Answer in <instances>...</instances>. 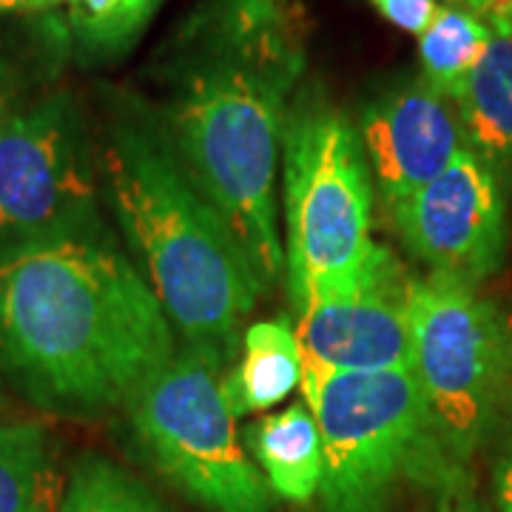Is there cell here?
Segmentation results:
<instances>
[{
  "label": "cell",
  "mask_w": 512,
  "mask_h": 512,
  "mask_svg": "<svg viewBox=\"0 0 512 512\" xmlns=\"http://www.w3.org/2000/svg\"><path fill=\"white\" fill-rule=\"evenodd\" d=\"M305 55L308 26L296 0H202L168 43L151 103L265 291L285 274L276 165Z\"/></svg>",
  "instance_id": "6da1fadb"
},
{
  "label": "cell",
  "mask_w": 512,
  "mask_h": 512,
  "mask_svg": "<svg viewBox=\"0 0 512 512\" xmlns=\"http://www.w3.org/2000/svg\"><path fill=\"white\" fill-rule=\"evenodd\" d=\"M66 484L40 421L0 424V512H60Z\"/></svg>",
  "instance_id": "9a60e30c"
},
{
  "label": "cell",
  "mask_w": 512,
  "mask_h": 512,
  "mask_svg": "<svg viewBox=\"0 0 512 512\" xmlns=\"http://www.w3.org/2000/svg\"><path fill=\"white\" fill-rule=\"evenodd\" d=\"M106 231L100 148L69 92L0 106V262Z\"/></svg>",
  "instance_id": "52a82bcc"
},
{
  "label": "cell",
  "mask_w": 512,
  "mask_h": 512,
  "mask_svg": "<svg viewBox=\"0 0 512 512\" xmlns=\"http://www.w3.org/2000/svg\"><path fill=\"white\" fill-rule=\"evenodd\" d=\"M453 103L467 148L493 168L501 183H512V32H493Z\"/></svg>",
  "instance_id": "7c38bea8"
},
{
  "label": "cell",
  "mask_w": 512,
  "mask_h": 512,
  "mask_svg": "<svg viewBox=\"0 0 512 512\" xmlns=\"http://www.w3.org/2000/svg\"><path fill=\"white\" fill-rule=\"evenodd\" d=\"M23 6H46V0H0V12L3 9H23Z\"/></svg>",
  "instance_id": "603a6c76"
},
{
  "label": "cell",
  "mask_w": 512,
  "mask_h": 512,
  "mask_svg": "<svg viewBox=\"0 0 512 512\" xmlns=\"http://www.w3.org/2000/svg\"><path fill=\"white\" fill-rule=\"evenodd\" d=\"M507 325H510V336H512V316H510V319H507Z\"/></svg>",
  "instance_id": "d4e9b609"
},
{
  "label": "cell",
  "mask_w": 512,
  "mask_h": 512,
  "mask_svg": "<svg viewBox=\"0 0 512 512\" xmlns=\"http://www.w3.org/2000/svg\"><path fill=\"white\" fill-rule=\"evenodd\" d=\"M493 493L498 512H512V450L495 461L493 467Z\"/></svg>",
  "instance_id": "44dd1931"
},
{
  "label": "cell",
  "mask_w": 512,
  "mask_h": 512,
  "mask_svg": "<svg viewBox=\"0 0 512 512\" xmlns=\"http://www.w3.org/2000/svg\"><path fill=\"white\" fill-rule=\"evenodd\" d=\"M0 106H3V97H0Z\"/></svg>",
  "instance_id": "484cf974"
},
{
  "label": "cell",
  "mask_w": 512,
  "mask_h": 512,
  "mask_svg": "<svg viewBox=\"0 0 512 512\" xmlns=\"http://www.w3.org/2000/svg\"><path fill=\"white\" fill-rule=\"evenodd\" d=\"M302 402L322 433L325 512H387L404 481L447 493L464 473L441 450L410 367L345 373L302 370Z\"/></svg>",
  "instance_id": "5b68a950"
},
{
  "label": "cell",
  "mask_w": 512,
  "mask_h": 512,
  "mask_svg": "<svg viewBox=\"0 0 512 512\" xmlns=\"http://www.w3.org/2000/svg\"><path fill=\"white\" fill-rule=\"evenodd\" d=\"M302 345L291 319L254 322L242 333L234 365L222 376V396L237 419L265 413L302 387Z\"/></svg>",
  "instance_id": "4fadbf2b"
},
{
  "label": "cell",
  "mask_w": 512,
  "mask_h": 512,
  "mask_svg": "<svg viewBox=\"0 0 512 512\" xmlns=\"http://www.w3.org/2000/svg\"><path fill=\"white\" fill-rule=\"evenodd\" d=\"M450 3L484 20L493 32H512V0H450Z\"/></svg>",
  "instance_id": "ffe728a7"
},
{
  "label": "cell",
  "mask_w": 512,
  "mask_h": 512,
  "mask_svg": "<svg viewBox=\"0 0 512 512\" xmlns=\"http://www.w3.org/2000/svg\"><path fill=\"white\" fill-rule=\"evenodd\" d=\"M356 128L373 188L387 208L439 177L467 148L453 100L424 77H407L367 97Z\"/></svg>",
  "instance_id": "8fae6325"
},
{
  "label": "cell",
  "mask_w": 512,
  "mask_h": 512,
  "mask_svg": "<svg viewBox=\"0 0 512 512\" xmlns=\"http://www.w3.org/2000/svg\"><path fill=\"white\" fill-rule=\"evenodd\" d=\"M228 367L180 345L128 399L131 433L151 464L205 512H271V487L222 396Z\"/></svg>",
  "instance_id": "8992f818"
},
{
  "label": "cell",
  "mask_w": 512,
  "mask_h": 512,
  "mask_svg": "<svg viewBox=\"0 0 512 512\" xmlns=\"http://www.w3.org/2000/svg\"><path fill=\"white\" fill-rule=\"evenodd\" d=\"M410 370L441 450L464 473L493 427L512 376L510 325L453 276H416L410 296Z\"/></svg>",
  "instance_id": "ba28073f"
},
{
  "label": "cell",
  "mask_w": 512,
  "mask_h": 512,
  "mask_svg": "<svg viewBox=\"0 0 512 512\" xmlns=\"http://www.w3.org/2000/svg\"><path fill=\"white\" fill-rule=\"evenodd\" d=\"M148 3H151V6H154V9H157V6H160V3H163V0H148Z\"/></svg>",
  "instance_id": "cb8c5ba5"
},
{
  "label": "cell",
  "mask_w": 512,
  "mask_h": 512,
  "mask_svg": "<svg viewBox=\"0 0 512 512\" xmlns=\"http://www.w3.org/2000/svg\"><path fill=\"white\" fill-rule=\"evenodd\" d=\"M493 29L467 9L444 3L419 35L421 77L453 100L461 80L476 66Z\"/></svg>",
  "instance_id": "2e32d148"
},
{
  "label": "cell",
  "mask_w": 512,
  "mask_h": 512,
  "mask_svg": "<svg viewBox=\"0 0 512 512\" xmlns=\"http://www.w3.org/2000/svg\"><path fill=\"white\" fill-rule=\"evenodd\" d=\"M373 202L356 120L316 83H299L282 128V248L296 311L356 282L376 242Z\"/></svg>",
  "instance_id": "277c9868"
},
{
  "label": "cell",
  "mask_w": 512,
  "mask_h": 512,
  "mask_svg": "<svg viewBox=\"0 0 512 512\" xmlns=\"http://www.w3.org/2000/svg\"><path fill=\"white\" fill-rule=\"evenodd\" d=\"M387 211L407 254L430 274L478 288L504 262L507 205L501 180L473 148H461L439 177Z\"/></svg>",
  "instance_id": "9c48e42d"
},
{
  "label": "cell",
  "mask_w": 512,
  "mask_h": 512,
  "mask_svg": "<svg viewBox=\"0 0 512 512\" xmlns=\"http://www.w3.org/2000/svg\"><path fill=\"white\" fill-rule=\"evenodd\" d=\"M245 447L274 495L293 504H308L319 495L325 450L319 424L305 402H293L254 421L245 433Z\"/></svg>",
  "instance_id": "5bb4252c"
},
{
  "label": "cell",
  "mask_w": 512,
  "mask_h": 512,
  "mask_svg": "<svg viewBox=\"0 0 512 512\" xmlns=\"http://www.w3.org/2000/svg\"><path fill=\"white\" fill-rule=\"evenodd\" d=\"M66 3L77 46L89 57H117L140 37L154 15L148 0H46Z\"/></svg>",
  "instance_id": "ac0fdd59"
},
{
  "label": "cell",
  "mask_w": 512,
  "mask_h": 512,
  "mask_svg": "<svg viewBox=\"0 0 512 512\" xmlns=\"http://www.w3.org/2000/svg\"><path fill=\"white\" fill-rule=\"evenodd\" d=\"M100 180L128 256L160 299L180 345L234 365L265 285L222 214L140 97H114L100 140Z\"/></svg>",
  "instance_id": "3957f363"
},
{
  "label": "cell",
  "mask_w": 512,
  "mask_h": 512,
  "mask_svg": "<svg viewBox=\"0 0 512 512\" xmlns=\"http://www.w3.org/2000/svg\"><path fill=\"white\" fill-rule=\"evenodd\" d=\"M370 3L379 9L384 20H390L393 26L410 35H421L439 9L436 0H370Z\"/></svg>",
  "instance_id": "d6986e66"
},
{
  "label": "cell",
  "mask_w": 512,
  "mask_h": 512,
  "mask_svg": "<svg viewBox=\"0 0 512 512\" xmlns=\"http://www.w3.org/2000/svg\"><path fill=\"white\" fill-rule=\"evenodd\" d=\"M60 512H168L146 481L134 478L109 458H77Z\"/></svg>",
  "instance_id": "e0dca14e"
},
{
  "label": "cell",
  "mask_w": 512,
  "mask_h": 512,
  "mask_svg": "<svg viewBox=\"0 0 512 512\" xmlns=\"http://www.w3.org/2000/svg\"><path fill=\"white\" fill-rule=\"evenodd\" d=\"M416 276L387 245L373 242L356 282L299 308L305 367L370 373L410 367V296Z\"/></svg>",
  "instance_id": "30bf717a"
},
{
  "label": "cell",
  "mask_w": 512,
  "mask_h": 512,
  "mask_svg": "<svg viewBox=\"0 0 512 512\" xmlns=\"http://www.w3.org/2000/svg\"><path fill=\"white\" fill-rule=\"evenodd\" d=\"M436 512H490L478 498L464 490V484L461 487H453V490H447V493H441V501Z\"/></svg>",
  "instance_id": "7402d4cb"
},
{
  "label": "cell",
  "mask_w": 512,
  "mask_h": 512,
  "mask_svg": "<svg viewBox=\"0 0 512 512\" xmlns=\"http://www.w3.org/2000/svg\"><path fill=\"white\" fill-rule=\"evenodd\" d=\"M177 348L160 299L109 228L0 262V379L46 413L126 407Z\"/></svg>",
  "instance_id": "7a4b0ae2"
}]
</instances>
